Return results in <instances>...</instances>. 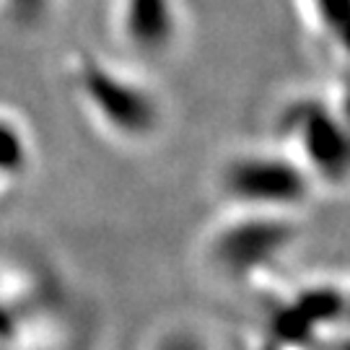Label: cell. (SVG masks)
<instances>
[{
  "mask_svg": "<svg viewBox=\"0 0 350 350\" xmlns=\"http://www.w3.org/2000/svg\"><path fill=\"white\" fill-rule=\"evenodd\" d=\"M65 86L91 125L109 140L143 146L163 130L161 91L125 63L91 47H75L65 60Z\"/></svg>",
  "mask_w": 350,
  "mask_h": 350,
  "instance_id": "1",
  "label": "cell"
},
{
  "mask_svg": "<svg viewBox=\"0 0 350 350\" xmlns=\"http://www.w3.org/2000/svg\"><path fill=\"white\" fill-rule=\"evenodd\" d=\"M278 146L306 169L314 185H342L348 176V120L345 104L322 94H299L280 107Z\"/></svg>",
  "mask_w": 350,
  "mask_h": 350,
  "instance_id": "2",
  "label": "cell"
},
{
  "mask_svg": "<svg viewBox=\"0 0 350 350\" xmlns=\"http://www.w3.org/2000/svg\"><path fill=\"white\" fill-rule=\"evenodd\" d=\"M221 195L239 211L291 213L309 200L314 179L280 146L231 153L218 172Z\"/></svg>",
  "mask_w": 350,
  "mask_h": 350,
  "instance_id": "3",
  "label": "cell"
},
{
  "mask_svg": "<svg viewBox=\"0 0 350 350\" xmlns=\"http://www.w3.org/2000/svg\"><path fill=\"white\" fill-rule=\"evenodd\" d=\"M112 34L133 60H163L185 39V5L182 0H112Z\"/></svg>",
  "mask_w": 350,
  "mask_h": 350,
  "instance_id": "4",
  "label": "cell"
},
{
  "mask_svg": "<svg viewBox=\"0 0 350 350\" xmlns=\"http://www.w3.org/2000/svg\"><path fill=\"white\" fill-rule=\"evenodd\" d=\"M301 5L317 37L329 44V50L338 52L340 57H345L350 0H301Z\"/></svg>",
  "mask_w": 350,
  "mask_h": 350,
  "instance_id": "5",
  "label": "cell"
},
{
  "mask_svg": "<svg viewBox=\"0 0 350 350\" xmlns=\"http://www.w3.org/2000/svg\"><path fill=\"white\" fill-rule=\"evenodd\" d=\"M31 153L29 130L13 109L0 107V182L16 179L26 169Z\"/></svg>",
  "mask_w": 350,
  "mask_h": 350,
  "instance_id": "6",
  "label": "cell"
},
{
  "mask_svg": "<svg viewBox=\"0 0 350 350\" xmlns=\"http://www.w3.org/2000/svg\"><path fill=\"white\" fill-rule=\"evenodd\" d=\"M60 0H0V21L13 29H37L47 24Z\"/></svg>",
  "mask_w": 350,
  "mask_h": 350,
  "instance_id": "7",
  "label": "cell"
}]
</instances>
